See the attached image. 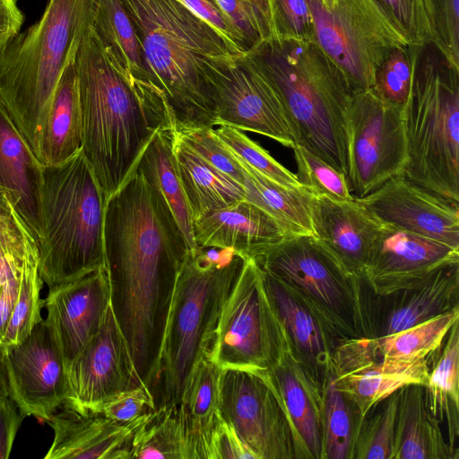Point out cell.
Masks as SVG:
<instances>
[{
	"mask_svg": "<svg viewBox=\"0 0 459 459\" xmlns=\"http://www.w3.org/2000/svg\"><path fill=\"white\" fill-rule=\"evenodd\" d=\"M103 245L111 307L137 375L151 392L174 287L189 249L167 206L135 168L107 199Z\"/></svg>",
	"mask_w": 459,
	"mask_h": 459,
	"instance_id": "1",
	"label": "cell"
},
{
	"mask_svg": "<svg viewBox=\"0 0 459 459\" xmlns=\"http://www.w3.org/2000/svg\"><path fill=\"white\" fill-rule=\"evenodd\" d=\"M74 65L82 152L108 199L126 182L155 133L175 129L172 114L164 93L152 81L129 82L113 66L92 22Z\"/></svg>",
	"mask_w": 459,
	"mask_h": 459,
	"instance_id": "2",
	"label": "cell"
},
{
	"mask_svg": "<svg viewBox=\"0 0 459 459\" xmlns=\"http://www.w3.org/2000/svg\"><path fill=\"white\" fill-rule=\"evenodd\" d=\"M121 2L145 74L164 93L176 131L217 126L215 82L246 54L178 0Z\"/></svg>",
	"mask_w": 459,
	"mask_h": 459,
	"instance_id": "3",
	"label": "cell"
},
{
	"mask_svg": "<svg viewBox=\"0 0 459 459\" xmlns=\"http://www.w3.org/2000/svg\"><path fill=\"white\" fill-rule=\"evenodd\" d=\"M274 86L296 144L348 179V110L354 91L316 43L270 39L251 51Z\"/></svg>",
	"mask_w": 459,
	"mask_h": 459,
	"instance_id": "4",
	"label": "cell"
},
{
	"mask_svg": "<svg viewBox=\"0 0 459 459\" xmlns=\"http://www.w3.org/2000/svg\"><path fill=\"white\" fill-rule=\"evenodd\" d=\"M94 5L95 0H48L39 20L0 56V100L37 158L48 106L92 22Z\"/></svg>",
	"mask_w": 459,
	"mask_h": 459,
	"instance_id": "5",
	"label": "cell"
},
{
	"mask_svg": "<svg viewBox=\"0 0 459 459\" xmlns=\"http://www.w3.org/2000/svg\"><path fill=\"white\" fill-rule=\"evenodd\" d=\"M244 257L216 261L201 247L188 252L168 313L151 393L155 408L178 406L198 364L208 358L224 302Z\"/></svg>",
	"mask_w": 459,
	"mask_h": 459,
	"instance_id": "6",
	"label": "cell"
},
{
	"mask_svg": "<svg viewBox=\"0 0 459 459\" xmlns=\"http://www.w3.org/2000/svg\"><path fill=\"white\" fill-rule=\"evenodd\" d=\"M106 203L82 151L61 164L43 166L39 270L48 288L105 268Z\"/></svg>",
	"mask_w": 459,
	"mask_h": 459,
	"instance_id": "7",
	"label": "cell"
},
{
	"mask_svg": "<svg viewBox=\"0 0 459 459\" xmlns=\"http://www.w3.org/2000/svg\"><path fill=\"white\" fill-rule=\"evenodd\" d=\"M403 126V175L459 203V67L433 42L419 49Z\"/></svg>",
	"mask_w": 459,
	"mask_h": 459,
	"instance_id": "8",
	"label": "cell"
},
{
	"mask_svg": "<svg viewBox=\"0 0 459 459\" xmlns=\"http://www.w3.org/2000/svg\"><path fill=\"white\" fill-rule=\"evenodd\" d=\"M250 258L289 286L339 338L364 337V279L349 278L315 236H287Z\"/></svg>",
	"mask_w": 459,
	"mask_h": 459,
	"instance_id": "9",
	"label": "cell"
},
{
	"mask_svg": "<svg viewBox=\"0 0 459 459\" xmlns=\"http://www.w3.org/2000/svg\"><path fill=\"white\" fill-rule=\"evenodd\" d=\"M244 258L221 308L208 359L222 369L255 371L269 368L289 340L262 269L252 258Z\"/></svg>",
	"mask_w": 459,
	"mask_h": 459,
	"instance_id": "10",
	"label": "cell"
},
{
	"mask_svg": "<svg viewBox=\"0 0 459 459\" xmlns=\"http://www.w3.org/2000/svg\"><path fill=\"white\" fill-rule=\"evenodd\" d=\"M315 42L342 69L354 92L371 89L395 48L409 44L375 0H309Z\"/></svg>",
	"mask_w": 459,
	"mask_h": 459,
	"instance_id": "11",
	"label": "cell"
},
{
	"mask_svg": "<svg viewBox=\"0 0 459 459\" xmlns=\"http://www.w3.org/2000/svg\"><path fill=\"white\" fill-rule=\"evenodd\" d=\"M403 107L383 100L372 89L354 92L347 117L348 183L354 198L404 174Z\"/></svg>",
	"mask_w": 459,
	"mask_h": 459,
	"instance_id": "12",
	"label": "cell"
},
{
	"mask_svg": "<svg viewBox=\"0 0 459 459\" xmlns=\"http://www.w3.org/2000/svg\"><path fill=\"white\" fill-rule=\"evenodd\" d=\"M219 414L256 459H295L287 418L259 372L222 369Z\"/></svg>",
	"mask_w": 459,
	"mask_h": 459,
	"instance_id": "13",
	"label": "cell"
},
{
	"mask_svg": "<svg viewBox=\"0 0 459 459\" xmlns=\"http://www.w3.org/2000/svg\"><path fill=\"white\" fill-rule=\"evenodd\" d=\"M213 98L217 126L254 132L291 149L296 145L280 97L253 53L219 77Z\"/></svg>",
	"mask_w": 459,
	"mask_h": 459,
	"instance_id": "14",
	"label": "cell"
},
{
	"mask_svg": "<svg viewBox=\"0 0 459 459\" xmlns=\"http://www.w3.org/2000/svg\"><path fill=\"white\" fill-rule=\"evenodd\" d=\"M9 396L26 416L48 421L66 403V368L45 319L22 342L2 349Z\"/></svg>",
	"mask_w": 459,
	"mask_h": 459,
	"instance_id": "15",
	"label": "cell"
},
{
	"mask_svg": "<svg viewBox=\"0 0 459 459\" xmlns=\"http://www.w3.org/2000/svg\"><path fill=\"white\" fill-rule=\"evenodd\" d=\"M67 404L95 413L107 399L144 385L135 370L126 341L109 305L99 331L66 367Z\"/></svg>",
	"mask_w": 459,
	"mask_h": 459,
	"instance_id": "16",
	"label": "cell"
},
{
	"mask_svg": "<svg viewBox=\"0 0 459 459\" xmlns=\"http://www.w3.org/2000/svg\"><path fill=\"white\" fill-rule=\"evenodd\" d=\"M459 263V248L381 223L363 279L375 294L420 286L440 269Z\"/></svg>",
	"mask_w": 459,
	"mask_h": 459,
	"instance_id": "17",
	"label": "cell"
},
{
	"mask_svg": "<svg viewBox=\"0 0 459 459\" xmlns=\"http://www.w3.org/2000/svg\"><path fill=\"white\" fill-rule=\"evenodd\" d=\"M378 221L459 248V203L400 175L355 198Z\"/></svg>",
	"mask_w": 459,
	"mask_h": 459,
	"instance_id": "18",
	"label": "cell"
},
{
	"mask_svg": "<svg viewBox=\"0 0 459 459\" xmlns=\"http://www.w3.org/2000/svg\"><path fill=\"white\" fill-rule=\"evenodd\" d=\"M429 359H383L375 356L368 338L348 339L334 352L331 376L336 388L357 406L363 418L373 405L403 386L426 385Z\"/></svg>",
	"mask_w": 459,
	"mask_h": 459,
	"instance_id": "19",
	"label": "cell"
},
{
	"mask_svg": "<svg viewBox=\"0 0 459 459\" xmlns=\"http://www.w3.org/2000/svg\"><path fill=\"white\" fill-rule=\"evenodd\" d=\"M459 306V263L436 273L420 286L385 295L363 290L364 338L405 330Z\"/></svg>",
	"mask_w": 459,
	"mask_h": 459,
	"instance_id": "20",
	"label": "cell"
},
{
	"mask_svg": "<svg viewBox=\"0 0 459 459\" xmlns=\"http://www.w3.org/2000/svg\"><path fill=\"white\" fill-rule=\"evenodd\" d=\"M110 305L105 268L78 280L49 287L45 318L65 368L99 331Z\"/></svg>",
	"mask_w": 459,
	"mask_h": 459,
	"instance_id": "21",
	"label": "cell"
},
{
	"mask_svg": "<svg viewBox=\"0 0 459 459\" xmlns=\"http://www.w3.org/2000/svg\"><path fill=\"white\" fill-rule=\"evenodd\" d=\"M261 374L279 401L292 437L295 459H321L324 389L295 356L288 341Z\"/></svg>",
	"mask_w": 459,
	"mask_h": 459,
	"instance_id": "22",
	"label": "cell"
},
{
	"mask_svg": "<svg viewBox=\"0 0 459 459\" xmlns=\"http://www.w3.org/2000/svg\"><path fill=\"white\" fill-rule=\"evenodd\" d=\"M148 414L120 422L64 404L47 421L54 439L44 458L130 459L134 436Z\"/></svg>",
	"mask_w": 459,
	"mask_h": 459,
	"instance_id": "23",
	"label": "cell"
},
{
	"mask_svg": "<svg viewBox=\"0 0 459 459\" xmlns=\"http://www.w3.org/2000/svg\"><path fill=\"white\" fill-rule=\"evenodd\" d=\"M314 234L352 280L363 279L369 251L381 222L356 199L335 201L312 195Z\"/></svg>",
	"mask_w": 459,
	"mask_h": 459,
	"instance_id": "24",
	"label": "cell"
},
{
	"mask_svg": "<svg viewBox=\"0 0 459 459\" xmlns=\"http://www.w3.org/2000/svg\"><path fill=\"white\" fill-rule=\"evenodd\" d=\"M262 271L292 351L315 381L325 388L332 375L334 352L344 340L339 338L289 286Z\"/></svg>",
	"mask_w": 459,
	"mask_h": 459,
	"instance_id": "25",
	"label": "cell"
},
{
	"mask_svg": "<svg viewBox=\"0 0 459 459\" xmlns=\"http://www.w3.org/2000/svg\"><path fill=\"white\" fill-rule=\"evenodd\" d=\"M287 236L274 219L245 199L194 220L197 247L232 248L243 257H252Z\"/></svg>",
	"mask_w": 459,
	"mask_h": 459,
	"instance_id": "26",
	"label": "cell"
},
{
	"mask_svg": "<svg viewBox=\"0 0 459 459\" xmlns=\"http://www.w3.org/2000/svg\"><path fill=\"white\" fill-rule=\"evenodd\" d=\"M42 171L43 165L0 100V190L37 241L41 233Z\"/></svg>",
	"mask_w": 459,
	"mask_h": 459,
	"instance_id": "27",
	"label": "cell"
},
{
	"mask_svg": "<svg viewBox=\"0 0 459 459\" xmlns=\"http://www.w3.org/2000/svg\"><path fill=\"white\" fill-rule=\"evenodd\" d=\"M441 425L426 407L423 385L399 390L391 459H458Z\"/></svg>",
	"mask_w": 459,
	"mask_h": 459,
	"instance_id": "28",
	"label": "cell"
},
{
	"mask_svg": "<svg viewBox=\"0 0 459 459\" xmlns=\"http://www.w3.org/2000/svg\"><path fill=\"white\" fill-rule=\"evenodd\" d=\"M82 145V112L73 61L65 67L48 106L38 159L43 166L61 164L81 152Z\"/></svg>",
	"mask_w": 459,
	"mask_h": 459,
	"instance_id": "29",
	"label": "cell"
},
{
	"mask_svg": "<svg viewBox=\"0 0 459 459\" xmlns=\"http://www.w3.org/2000/svg\"><path fill=\"white\" fill-rule=\"evenodd\" d=\"M174 130L157 131L134 168L161 198L185 237L189 252L195 253L198 247L194 238V220L175 161Z\"/></svg>",
	"mask_w": 459,
	"mask_h": 459,
	"instance_id": "30",
	"label": "cell"
},
{
	"mask_svg": "<svg viewBox=\"0 0 459 459\" xmlns=\"http://www.w3.org/2000/svg\"><path fill=\"white\" fill-rule=\"evenodd\" d=\"M173 152L193 220L245 199L243 186L205 161L176 130Z\"/></svg>",
	"mask_w": 459,
	"mask_h": 459,
	"instance_id": "31",
	"label": "cell"
},
{
	"mask_svg": "<svg viewBox=\"0 0 459 459\" xmlns=\"http://www.w3.org/2000/svg\"><path fill=\"white\" fill-rule=\"evenodd\" d=\"M425 403L433 417L446 429L454 449L459 436V320L449 330L441 349L429 357Z\"/></svg>",
	"mask_w": 459,
	"mask_h": 459,
	"instance_id": "32",
	"label": "cell"
},
{
	"mask_svg": "<svg viewBox=\"0 0 459 459\" xmlns=\"http://www.w3.org/2000/svg\"><path fill=\"white\" fill-rule=\"evenodd\" d=\"M92 26L113 66L129 82L147 78L134 26L121 0H95Z\"/></svg>",
	"mask_w": 459,
	"mask_h": 459,
	"instance_id": "33",
	"label": "cell"
},
{
	"mask_svg": "<svg viewBox=\"0 0 459 459\" xmlns=\"http://www.w3.org/2000/svg\"><path fill=\"white\" fill-rule=\"evenodd\" d=\"M244 173L245 200L274 219L288 235H313L312 195L307 190L286 188L271 181L239 160Z\"/></svg>",
	"mask_w": 459,
	"mask_h": 459,
	"instance_id": "34",
	"label": "cell"
},
{
	"mask_svg": "<svg viewBox=\"0 0 459 459\" xmlns=\"http://www.w3.org/2000/svg\"><path fill=\"white\" fill-rule=\"evenodd\" d=\"M178 406L159 407L149 412L134 436L130 459H195Z\"/></svg>",
	"mask_w": 459,
	"mask_h": 459,
	"instance_id": "35",
	"label": "cell"
},
{
	"mask_svg": "<svg viewBox=\"0 0 459 459\" xmlns=\"http://www.w3.org/2000/svg\"><path fill=\"white\" fill-rule=\"evenodd\" d=\"M457 320L459 306L391 335L368 339L377 358L408 362L426 359L441 349Z\"/></svg>",
	"mask_w": 459,
	"mask_h": 459,
	"instance_id": "36",
	"label": "cell"
},
{
	"mask_svg": "<svg viewBox=\"0 0 459 459\" xmlns=\"http://www.w3.org/2000/svg\"><path fill=\"white\" fill-rule=\"evenodd\" d=\"M221 373L222 368L208 358L203 359L191 376L178 406L195 459L201 437L219 414Z\"/></svg>",
	"mask_w": 459,
	"mask_h": 459,
	"instance_id": "37",
	"label": "cell"
},
{
	"mask_svg": "<svg viewBox=\"0 0 459 459\" xmlns=\"http://www.w3.org/2000/svg\"><path fill=\"white\" fill-rule=\"evenodd\" d=\"M361 419L357 406L330 376L324 389L321 459H352Z\"/></svg>",
	"mask_w": 459,
	"mask_h": 459,
	"instance_id": "38",
	"label": "cell"
},
{
	"mask_svg": "<svg viewBox=\"0 0 459 459\" xmlns=\"http://www.w3.org/2000/svg\"><path fill=\"white\" fill-rule=\"evenodd\" d=\"M399 391L373 405L361 419L352 459H391Z\"/></svg>",
	"mask_w": 459,
	"mask_h": 459,
	"instance_id": "39",
	"label": "cell"
},
{
	"mask_svg": "<svg viewBox=\"0 0 459 459\" xmlns=\"http://www.w3.org/2000/svg\"><path fill=\"white\" fill-rule=\"evenodd\" d=\"M39 253L26 263L21 275L17 300L5 334L0 342L2 349L22 342L43 318L41 309L44 300L40 298L43 281L39 270Z\"/></svg>",
	"mask_w": 459,
	"mask_h": 459,
	"instance_id": "40",
	"label": "cell"
},
{
	"mask_svg": "<svg viewBox=\"0 0 459 459\" xmlns=\"http://www.w3.org/2000/svg\"><path fill=\"white\" fill-rule=\"evenodd\" d=\"M219 126L213 128L215 134L242 163L286 188L306 190L298 181L296 174L278 162L241 130L226 125Z\"/></svg>",
	"mask_w": 459,
	"mask_h": 459,
	"instance_id": "41",
	"label": "cell"
},
{
	"mask_svg": "<svg viewBox=\"0 0 459 459\" xmlns=\"http://www.w3.org/2000/svg\"><path fill=\"white\" fill-rule=\"evenodd\" d=\"M420 47L406 44L394 48L388 54L377 68L371 88L379 98L395 105L406 104Z\"/></svg>",
	"mask_w": 459,
	"mask_h": 459,
	"instance_id": "42",
	"label": "cell"
},
{
	"mask_svg": "<svg viewBox=\"0 0 459 459\" xmlns=\"http://www.w3.org/2000/svg\"><path fill=\"white\" fill-rule=\"evenodd\" d=\"M292 150L298 181L311 195L335 201L355 199L344 174L300 145Z\"/></svg>",
	"mask_w": 459,
	"mask_h": 459,
	"instance_id": "43",
	"label": "cell"
},
{
	"mask_svg": "<svg viewBox=\"0 0 459 459\" xmlns=\"http://www.w3.org/2000/svg\"><path fill=\"white\" fill-rule=\"evenodd\" d=\"M212 1L237 26L247 44L249 52L273 39L268 0Z\"/></svg>",
	"mask_w": 459,
	"mask_h": 459,
	"instance_id": "44",
	"label": "cell"
},
{
	"mask_svg": "<svg viewBox=\"0 0 459 459\" xmlns=\"http://www.w3.org/2000/svg\"><path fill=\"white\" fill-rule=\"evenodd\" d=\"M409 44L433 42L434 25L428 0H375Z\"/></svg>",
	"mask_w": 459,
	"mask_h": 459,
	"instance_id": "45",
	"label": "cell"
},
{
	"mask_svg": "<svg viewBox=\"0 0 459 459\" xmlns=\"http://www.w3.org/2000/svg\"><path fill=\"white\" fill-rule=\"evenodd\" d=\"M268 3L273 39L315 42L309 0H268Z\"/></svg>",
	"mask_w": 459,
	"mask_h": 459,
	"instance_id": "46",
	"label": "cell"
},
{
	"mask_svg": "<svg viewBox=\"0 0 459 459\" xmlns=\"http://www.w3.org/2000/svg\"><path fill=\"white\" fill-rule=\"evenodd\" d=\"M177 132L182 140L210 165L238 183L243 184L244 173L239 160L215 134L213 127H198Z\"/></svg>",
	"mask_w": 459,
	"mask_h": 459,
	"instance_id": "47",
	"label": "cell"
},
{
	"mask_svg": "<svg viewBox=\"0 0 459 459\" xmlns=\"http://www.w3.org/2000/svg\"><path fill=\"white\" fill-rule=\"evenodd\" d=\"M198 459H256L238 437L234 429L220 414L203 435L198 446Z\"/></svg>",
	"mask_w": 459,
	"mask_h": 459,
	"instance_id": "48",
	"label": "cell"
},
{
	"mask_svg": "<svg viewBox=\"0 0 459 459\" xmlns=\"http://www.w3.org/2000/svg\"><path fill=\"white\" fill-rule=\"evenodd\" d=\"M433 18V43L459 67V0H428Z\"/></svg>",
	"mask_w": 459,
	"mask_h": 459,
	"instance_id": "49",
	"label": "cell"
},
{
	"mask_svg": "<svg viewBox=\"0 0 459 459\" xmlns=\"http://www.w3.org/2000/svg\"><path fill=\"white\" fill-rule=\"evenodd\" d=\"M155 409L152 393L145 385H140L112 395L100 404L95 413L117 421L127 422Z\"/></svg>",
	"mask_w": 459,
	"mask_h": 459,
	"instance_id": "50",
	"label": "cell"
},
{
	"mask_svg": "<svg viewBox=\"0 0 459 459\" xmlns=\"http://www.w3.org/2000/svg\"><path fill=\"white\" fill-rule=\"evenodd\" d=\"M199 18L214 28L240 52H249L247 44L234 22L212 0H178Z\"/></svg>",
	"mask_w": 459,
	"mask_h": 459,
	"instance_id": "51",
	"label": "cell"
},
{
	"mask_svg": "<svg viewBox=\"0 0 459 459\" xmlns=\"http://www.w3.org/2000/svg\"><path fill=\"white\" fill-rule=\"evenodd\" d=\"M24 418L25 415L10 396L0 401V459L10 456L16 434Z\"/></svg>",
	"mask_w": 459,
	"mask_h": 459,
	"instance_id": "52",
	"label": "cell"
},
{
	"mask_svg": "<svg viewBox=\"0 0 459 459\" xmlns=\"http://www.w3.org/2000/svg\"><path fill=\"white\" fill-rule=\"evenodd\" d=\"M18 0H0V56L16 37L24 22Z\"/></svg>",
	"mask_w": 459,
	"mask_h": 459,
	"instance_id": "53",
	"label": "cell"
},
{
	"mask_svg": "<svg viewBox=\"0 0 459 459\" xmlns=\"http://www.w3.org/2000/svg\"><path fill=\"white\" fill-rule=\"evenodd\" d=\"M21 275L22 273L8 278L0 292V342L5 334L17 300Z\"/></svg>",
	"mask_w": 459,
	"mask_h": 459,
	"instance_id": "54",
	"label": "cell"
},
{
	"mask_svg": "<svg viewBox=\"0 0 459 459\" xmlns=\"http://www.w3.org/2000/svg\"><path fill=\"white\" fill-rule=\"evenodd\" d=\"M9 394L10 391L4 361V353L2 348L0 347V401L9 396Z\"/></svg>",
	"mask_w": 459,
	"mask_h": 459,
	"instance_id": "55",
	"label": "cell"
},
{
	"mask_svg": "<svg viewBox=\"0 0 459 459\" xmlns=\"http://www.w3.org/2000/svg\"><path fill=\"white\" fill-rule=\"evenodd\" d=\"M15 211L7 195L0 190V222L9 218Z\"/></svg>",
	"mask_w": 459,
	"mask_h": 459,
	"instance_id": "56",
	"label": "cell"
}]
</instances>
